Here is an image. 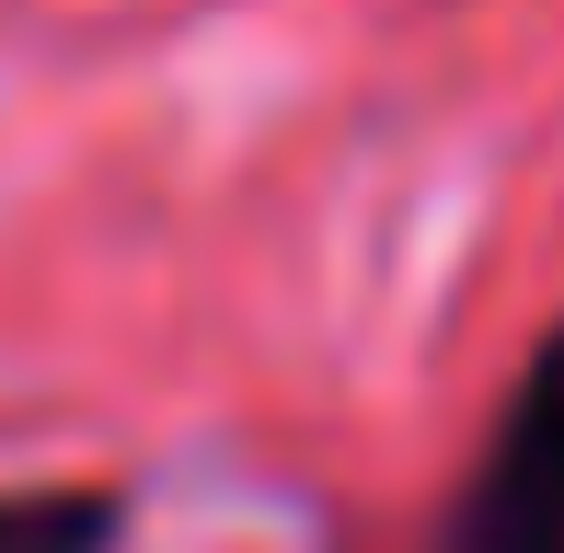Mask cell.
Returning <instances> with one entry per match:
<instances>
[{"label":"cell","mask_w":564,"mask_h":553,"mask_svg":"<svg viewBox=\"0 0 564 553\" xmlns=\"http://www.w3.org/2000/svg\"><path fill=\"white\" fill-rule=\"evenodd\" d=\"M438 553H564V323L530 346L484 462L460 473Z\"/></svg>","instance_id":"1"},{"label":"cell","mask_w":564,"mask_h":553,"mask_svg":"<svg viewBox=\"0 0 564 553\" xmlns=\"http://www.w3.org/2000/svg\"><path fill=\"white\" fill-rule=\"evenodd\" d=\"M127 496L116 485H12L0 496V553H116Z\"/></svg>","instance_id":"2"}]
</instances>
